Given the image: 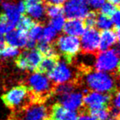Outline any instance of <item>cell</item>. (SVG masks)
<instances>
[{"label": "cell", "instance_id": "obj_1", "mask_svg": "<svg viewBox=\"0 0 120 120\" xmlns=\"http://www.w3.org/2000/svg\"><path fill=\"white\" fill-rule=\"evenodd\" d=\"M113 75L103 71L87 70L84 71L82 76L84 78L78 80V84L84 82V84L88 90H94L96 92L113 94L117 91L115 78Z\"/></svg>", "mask_w": 120, "mask_h": 120}, {"label": "cell", "instance_id": "obj_2", "mask_svg": "<svg viewBox=\"0 0 120 120\" xmlns=\"http://www.w3.org/2000/svg\"><path fill=\"white\" fill-rule=\"evenodd\" d=\"M27 83L32 103H43L53 95L55 84L43 74L37 72L31 75Z\"/></svg>", "mask_w": 120, "mask_h": 120}, {"label": "cell", "instance_id": "obj_3", "mask_svg": "<svg viewBox=\"0 0 120 120\" xmlns=\"http://www.w3.org/2000/svg\"><path fill=\"white\" fill-rule=\"evenodd\" d=\"M5 105L15 111H18L32 103L30 91L25 85L14 87L2 96Z\"/></svg>", "mask_w": 120, "mask_h": 120}, {"label": "cell", "instance_id": "obj_4", "mask_svg": "<svg viewBox=\"0 0 120 120\" xmlns=\"http://www.w3.org/2000/svg\"><path fill=\"white\" fill-rule=\"evenodd\" d=\"M119 53L118 49H109L97 54L94 67L96 71H103L113 75H119Z\"/></svg>", "mask_w": 120, "mask_h": 120}, {"label": "cell", "instance_id": "obj_5", "mask_svg": "<svg viewBox=\"0 0 120 120\" xmlns=\"http://www.w3.org/2000/svg\"><path fill=\"white\" fill-rule=\"evenodd\" d=\"M18 120H49L50 109L43 103H31L15 111Z\"/></svg>", "mask_w": 120, "mask_h": 120}, {"label": "cell", "instance_id": "obj_6", "mask_svg": "<svg viewBox=\"0 0 120 120\" xmlns=\"http://www.w3.org/2000/svg\"><path fill=\"white\" fill-rule=\"evenodd\" d=\"M56 46L58 51L65 56L66 61L70 63L71 59L78 55L81 49L80 39L64 34L57 38Z\"/></svg>", "mask_w": 120, "mask_h": 120}, {"label": "cell", "instance_id": "obj_7", "mask_svg": "<svg viewBox=\"0 0 120 120\" xmlns=\"http://www.w3.org/2000/svg\"><path fill=\"white\" fill-rule=\"evenodd\" d=\"M89 11L88 5L84 0H68L63 8V13L68 19H84Z\"/></svg>", "mask_w": 120, "mask_h": 120}, {"label": "cell", "instance_id": "obj_8", "mask_svg": "<svg viewBox=\"0 0 120 120\" xmlns=\"http://www.w3.org/2000/svg\"><path fill=\"white\" fill-rule=\"evenodd\" d=\"M112 94L89 91L83 96V107L85 109H97L109 106Z\"/></svg>", "mask_w": 120, "mask_h": 120}, {"label": "cell", "instance_id": "obj_9", "mask_svg": "<svg viewBox=\"0 0 120 120\" xmlns=\"http://www.w3.org/2000/svg\"><path fill=\"white\" fill-rule=\"evenodd\" d=\"M48 77L55 85L71 81L73 77L72 71L66 60L57 61L52 71L48 74Z\"/></svg>", "mask_w": 120, "mask_h": 120}, {"label": "cell", "instance_id": "obj_10", "mask_svg": "<svg viewBox=\"0 0 120 120\" xmlns=\"http://www.w3.org/2000/svg\"><path fill=\"white\" fill-rule=\"evenodd\" d=\"M81 48L85 53H94L99 49L100 33L93 27H89L82 34L80 40Z\"/></svg>", "mask_w": 120, "mask_h": 120}, {"label": "cell", "instance_id": "obj_11", "mask_svg": "<svg viewBox=\"0 0 120 120\" xmlns=\"http://www.w3.org/2000/svg\"><path fill=\"white\" fill-rule=\"evenodd\" d=\"M58 100L59 103L63 107L72 111L80 109L83 106V94L78 92L58 96Z\"/></svg>", "mask_w": 120, "mask_h": 120}, {"label": "cell", "instance_id": "obj_12", "mask_svg": "<svg viewBox=\"0 0 120 120\" xmlns=\"http://www.w3.org/2000/svg\"><path fill=\"white\" fill-rule=\"evenodd\" d=\"M78 114L76 111L65 109L61 104L55 103L50 108L49 119L52 120H78Z\"/></svg>", "mask_w": 120, "mask_h": 120}, {"label": "cell", "instance_id": "obj_13", "mask_svg": "<svg viewBox=\"0 0 120 120\" xmlns=\"http://www.w3.org/2000/svg\"><path fill=\"white\" fill-rule=\"evenodd\" d=\"M119 30H103L100 34V46L99 49L101 51L112 49V46L116 45L119 40Z\"/></svg>", "mask_w": 120, "mask_h": 120}, {"label": "cell", "instance_id": "obj_14", "mask_svg": "<svg viewBox=\"0 0 120 120\" xmlns=\"http://www.w3.org/2000/svg\"><path fill=\"white\" fill-rule=\"evenodd\" d=\"M5 41L8 46L15 47V48H23L26 46L27 41V35L26 32L20 30H12L6 34Z\"/></svg>", "mask_w": 120, "mask_h": 120}, {"label": "cell", "instance_id": "obj_15", "mask_svg": "<svg viewBox=\"0 0 120 120\" xmlns=\"http://www.w3.org/2000/svg\"><path fill=\"white\" fill-rule=\"evenodd\" d=\"M85 30H86L85 24L80 19H68L67 21H65L64 27L62 29L65 34L76 37L81 36Z\"/></svg>", "mask_w": 120, "mask_h": 120}, {"label": "cell", "instance_id": "obj_16", "mask_svg": "<svg viewBox=\"0 0 120 120\" xmlns=\"http://www.w3.org/2000/svg\"><path fill=\"white\" fill-rule=\"evenodd\" d=\"M21 54L26 60L27 70L31 71H37V68H38L41 60L43 59V56L39 52L38 50L31 49L23 52Z\"/></svg>", "mask_w": 120, "mask_h": 120}, {"label": "cell", "instance_id": "obj_17", "mask_svg": "<svg viewBox=\"0 0 120 120\" xmlns=\"http://www.w3.org/2000/svg\"><path fill=\"white\" fill-rule=\"evenodd\" d=\"M2 8L3 11V15L11 24L15 26L17 24L21 15L18 11L16 4L13 2L6 1L3 2L2 4Z\"/></svg>", "mask_w": 120, "mask_h": 120}, {"label": "cell", "instance_id": "obj_18", "mask_svg": "<svg viewBox=\"0 0 120 120\" xmlns=\"http://www.w3.org/2000/svg\"><path fill=\"white\" fill-rule=\"evenodd\" d=\"M26 11L32 20L40 21L46 15V6L41 1L26 5Z\"/></svg>", "mask_w": 120, "mask_h": 120}, {"label": "cell", "instance_id": "obj_19", "mask_svg": "<svg viewBox=\"0 0 120 120\" xmlns=\"http://www.w3.org/2000/svg\"><path fill=\"white\" fill-rule=\"evenodd\" d=\"M57 63V58L56 57H45L42 59L37 71L41 74H49Z\"/></svg>", "mask_w": 120, "mask_h": 120}, {"label": "cell", "instance_id": "obj_20", "mask_svg": "<svg viewBox=\"0 0 120 120\" xmlns=\"http://www.w3.org/2000/svg\"><path fill=\"white\" fill-rule=\"evenodd\" d=\"M37 50L41 55L45 57H56L57 58L56 49L51 43L40 42L37 46Z\"/></svg>", "mask_w": 120, "mask_h": 120}, {"label": "cell", "instance_id": "obj_21", "mask_svg": "<svg viewBox=\"0 0 120 120\" xmlns=\"http://www.w3.org/2000/svg\"><path fill=\"white\" fill-rule=\"evenodd\" d=\"M58 32L55 30L51 26H46L43 28L42 34H41L40 40L41 42L51 43L57 37Z\"/></svg>", "mask_w": 120, "mask_h": 120}, {"label": "cell", "instance_id": "obj_22", "mask_svg": "<svg viewBox=\"0 0 120 120\" xmlns=\"http://www.w3.org/2000/svg\"><path fill=\"white\" fill-rule=\"evenodd\" d=\"M95 25L101 30H110L113 27L111 18L108 16H106V15H103L102 14L98 15V16H97Z\"/></svg>", "mask_w": 120, "mask_h": 120}, {"label": "cell", "instance_id": "obj_23", "mask_svg": "<svg viewBox=\"0 0 120 120\" xmlns=\"http://www.w3.org/2000/svg\"><path fill=\"white\" fill-rule=\"evenodd\" d=\"M20 54V52L18 48L11 46H3L0 49V56L5 59L16 58Z\"/></svg>", "mask_w": 120, "mask_h": 120}, {"label": "cell", "instance_id": "obj_24", "mask_svg": "<svg viewBox=\"0 0 120 120\" xmlns=\"http://www.w3.org/2000/svg\"><path fill=\"white\" fill-rule=\"evenodd\" d=\"M16 25H17L18 30L26 32V31L29 30L30 28L34 25V21L30 17L22 16L21 15Z\"/></svg>", "mask_w": 120, "mask_h": 120}, {"label": "cell", "instance_id": "obj_25", "mask_svg": "<svg viewBox=\"0 0 120 120\" xmlns=\"http://www.w3.org/2000/svg\"><path fill=\"white\" fill-rule=\"evenodd\" d=\"M43 28V27H42L41 24H34V25L30 28V30H29L27 38L36 41V42L37 40H40L41 34H42Z\"/></svg>", "mask_w": 120, "mask_h": 120}, {"label": "cell", "instance_id": "obj_26", "mask_svg": "<svg viewBox=\"0 0 120 120\" xmlns=\"http://www.w3.org/2000/svg\"><path fill=\"white\" fill-rule=\"evenodd\" d=\"M63 14V8L60 5H49L46 7V15L50 18L61 16Z\"/></svg>", "mask_w": 120, "mask_h": 120}, {"label": "cell", "instance_id": "obj_27", "mask_svg": "<svg viewBox=\"0 0 120 120\" xmlns=\"http://www.w3.org/2000/svg\"><path fill=\"white\" fill-rule=\"evenodd\" d=\"M65 21V18L62 15H61V16L51 18V20L49 21V26H51L57 32H59V31L62 30Z\"/></svg>", "mask_w": 120, "mask_h": 120}, {"label": "cell", "instance_id": "obj_28", "mask_svg": "<svg viewBox=\"0 0 120 120\" xmlns=\"http://www.w3.org/2000/svg\"><path fill=\"white\" fill-rule=\"evenodd\" d=\"M15 27V26H14L13 24H11L10 22L6 19L4 15L2 14L0 15V32L6 34L9 31L13 30Z\"/></svg>", "mask_w": 120, "mask_h": 120}, {"label": "cell", "instance_id": "obj_29", "mask_svg": "<svg viewBox=\"0 0 120 120\" xmlns=\"http://www.w3.org/2000/svg\"><path fill=\"white\" fill-rule=\"evenodd\" d=\"M100 11L101 14L106 16L111 17L112 15L115 13V12L118 10L116 5L112 4L110 2H104V4L103 5L102 7L100 8Z\"/></svg>", "mask_w": 120, "mask_h": 120}, {"label": "cell", "instance_id": "obj_30", "mask_svg": "<svg viewBox=\"0 0 120 120\" xmlns=\"http://www.w3.org/2000/svg\"><path fill=\"white\" fill-rule=\"evenodd\" d=\"M97 16L95 12L93 11H89L87 16L85 17V26H87L88 27H93L96 24V20H97Z\"/></svg>", "mask_w": 120, "mask_h": 120}, {"label": "cell", "instance_id": "obj_31", "mask_svg": "<svg viewBox=\"0 0 120 120\" xmlns=\"http://www.w3.org/2000/svg\"><path fill=\"white\" fill-rule=\"evenodd\" d=\"M105 2V0H89V5L94 10L100 9Z\"/></svg>", "mask_w": 120, "mask_h": 120}, {"label": "cell", "instance_id": "obj_32", "mask_svg": "<svg viewBox=\"0 0 120 120\" xmlns=\"http://www.w3.org/2000/svg\"><path fill=\"white\" fill-rule=\"evenodd\" d=\"M111 21L112 22V24L116 27V30H119V23H120V13L119 10H117L114 14L111 16Z\"/></svg>", "mask_w": 120, "mask_h": 120}, {"label": "cell", "instance_id": "obj_33", "mask_svg": "<svg viewBox=\"0 0 120 120\" xmlns=\"http://www.w3.org/2000/svg\"><path fill=\"white\" fill-rule=\"evenodd\" d=\"M15 4H16V7H17L18 11H19V13L21 15L24 14V12L26 11V5H25L23 0H22V1L18 2L17 3H15Z\"/></svg>", "mask_w": 120, "mask_h": 120}, {"label": "cell", "instance_id": "obj_34", "mask_svg": "<svg viewBox=\"0 0 120 120\" xmlns=\"http://www.w3.org/2000/svg\"><path fill=\"white\" fill-rule=\"evenodd\" d=\"M80 113L81 116L80 117H78V120H97L84 112H80Z\"/></svg>", "mask_w": 120, "mask_h": 120}, {"label": "cell", "instance_id": "obj_35", "mask_svg": "<svg viewBox=\"0 0 120 120\" xmlns=\"http://www.w3.org/2000/svg\"><path fill=\"white\" fill-rule=\"evenodd\" d=\"M50 5H60L62 3H64L65 0H46Z\"/></svg>", "mask_w": 120, "mask_h": 120}, {"label": "cell", "instance_id": "obj_36", "mask_svg": "<svg viewBox=\"0 0 120 120\" xmlns=\"http://www.w3.org/2000/svg\"><path fill=\"white\" fill-rule=\"evenodd\" d=\"M5 42V34L0 32V48L4 46Z\"/></svg>", "mask_w": 120, "mask_h": 120}, {"label": "cell", "instance_id": "obj_37", "mask_svg": "<svg viewBox=\"0 0 120 120\" xmlns=\"http://www.w3.org/2000/svg\"><path fill=\"white\" fill-rule=\"evenodd\" d=\"M106 120H119V116L109 114L108 118H107Z\"/></svg>", "mask_w": 120, "mask_h": 120}, {"label": "cell", "instance_id": "obj_38", "mask_svg": "<svg viewBox=\"0 0 120 120\" xmlns=\"http://www.w3.org/2000/svg\"><path fill=\"white\" fill-rule=\"evenodd\" d=\"M39 1H40V0H23V2H24L25 5L32 4V3L37 2H39Z\"/></svg>", "mask_w": 120, "mask_h": 120}, {"label": "cell", "instance_id": "obj_39", "mask_svg": "<svg viewBox=\"0 0 120 120\" xmlns=\"http://www.w3.org/2000/svg\"><path fill=\"white\" fill-rule=\"evenodd\" d=\"M107 1H108V2L112 3V4L115 5H118L119 4L120 0H107Z\"/></svg>", "mask_w": 120, "mask_h": 120}, {"label": "cell", "instance_id": "obj_40", "mask_svg": "<svg viewBox=\"0 0 120 120\" xmlns=\"http://www.w3.org/2000/svg\"><path fill=\"white\" fill-rule=\"evenodd\" d=\"M1 1H2V0H0V2H1Z\"/></svg>", "mask_w": 120, "mask_h": 120}, {"label": "cell", "instance_id": "obj_41", "mask_svg": "<svg viewBox=\"0 0 120 120\" xmlns=\"http://www.w3.org/2000/svg\"><path fill=\"white\" fill-rule=\"evenodd\" d=\"M10 120H13V119H10Z\"/></svg>", "mask_w": 120, "mask_h": 120}, {"label": "cell", "instance_id": "obj_42", "mask_svg": "<svg viewBox=\"0 0 120 120\" xmlns=\"http://www.w3.org/2000/svg\"><path fill=\"white\" fill-rule=\"evenodd\" d=\"M49 120H52V119H49Z\"/></svg>", "mask_w": 120, "mask_h": 120}, {"label": "cell", "instance_id": "obj_43", "mask_svg": "<svg viewBox=\"0 0 120 120\" xmlns=\"http://www.w3.org/2000/svg\"><path fill=\"white\" fill-rule=\"evenodd\" d=\"M84 1H86V0H84Z\"/></svg>", "mask_w": 120, "mask_h": 120}]
</instances>
